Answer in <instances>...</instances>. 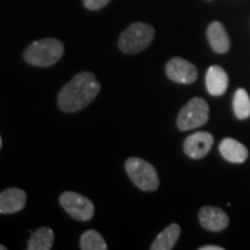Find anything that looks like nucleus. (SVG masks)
Segmentation results:
<instances>
[{"label":"nucleus","mask_w":250,"mask_h":250,"mask_svg":"<svg viewBox=\"0 0 250 250\" xmlns=\"http://www.w3.org/2000/svg\"><path fill=\"white\" fill-rule=\"evenodd\" d=\"M101 89L95 76L89 72L77 74L68 81L58 95V105L65 112L81 110L98 96Z\"/></svg>","instance_id":"1"},{"label":"nucleus","mask_w":250,"mask_h":250,"mask_svg":"<svg viewBox=\"0 0 250 250\" xmlns=\"http://www.w3.org/2000/svg\"><path fill=\"white\" fill-rule=\"evenodd\" d=\"M219 151L227 161L242 164L248 159V149L243 144L232 138H225L219 145Z\"/></svg>","instance_id":"12"},{"label":"nucleus","mask_w":250,"mask_h":250,"mask_svg":"<svg viewBox=\"0 0 250 250\" xmlns=\"http://www.w3.org/2000/svg\"><path fill=\"white\" fill-rule=\"evenodd\" d=\"M109 1L110 0H83V4H85L86 8L90 9V11H98V9L104 7Z\"/></svg>","instance_id":"18"},{"label":"nucleus","mask_w":250,"mask_h":250,"mask_svg":"<svg viewBox=\"0 0 250 250\" xmlns=\"http://www.w3.org/2000/svg\"><path fill=\"white\" fill-rule=\"evenodd\" d=\"M205 85L212 96L224 95L228 87V76L223 67L213 65L208 67L205 76Z\"/></svg>","instance_id":"11"},{"label":"nucleus","mask_w":250,"mask_h":250,"mask_svg":"<svg viewBox=\"0 0 250 250\" xmlns=\"http://www.w3.org/2000/svg\"><path fill=\"white\" fill-rule=\"evenodd\" d=\"M199 250H224V248L219 246H203Z\"/></svg>","instance_id":"19"},{"label":"nucleus","mask_w":250,"mask_h":250,"mask_svg":"<svg viewBox=\"0 0 250 250\" xmlns=\"http://www.w3.org/2000/svg\"><path fill=\"white\" fill-rule=\"evenodd\" d=\"M54 245V232L49 227H40L28 240V250H50Z\"/></svg>","instance_id":"15"},{"label":"nucleus","mask_w":250,"mask_h":250,"mask_svg":"<svg viewBox=\"0 0 250 250\" xmlns=\"http://www.w3.org/2000/svg\"><path fill=\"white\" fill-rule=\"evenodd\" d=\"M181 235V228L177 224H171L166 227L162 232L156 236L151 247L152 250H170L176 245Z\"/></svg>","instance_id":"14"},{"label":"nucleus","mask_w":250,"mask_h":250,"mask_svg":"<svg viewBox=\"0 0 250 250\" xmlns=\"http://www.w3.org/2000/svg\"><path fill=\"white\" fill-rule=\"evenodd\" d=\"M59 202L64 210L77 220L87 221L93 218L94 205L85 196L79 195L77 192L66 191L61 196Z\"/></svg>","instance_id":"6"},{"label":"nucleus","mask_w":250,"mask_h":250,"mask_svg":"<svg viewBox=\"0 0 250 250\" xmlns=\"http://www.w3.org/2000/svg\"><path fill=\"white\" fill-rule=\"evenodd\" d=\"M233 111L239 120H246L250 116V98L246 89L239 88L234 94Z\"/></svg>","instance_id":"16"},{"label":"nucleus","mask_w":250,"mask_h":250,"mask_svg":"<svg viewBox=\"0 0 250 250\" xmlns=\"http://www.w3.org/2000/svg\"><path fill=\"white\" fill-rule=\"evenodd\" d=\"M64 45L57 39H43L31 43L24 51L27 62L37 67L52 66L62 58Z\"/></svg>","instance_id":"2"},{"label":"nucleus","mask_w":250,"mask_h":250,"mask_svg":"<svg viewBox=\"0 0 250 250\" xmlns=\"http://www.w3.org/2000/svg\"><path fill=\"white\" fill-rule=\"evenodd\" d=\"M166 73L170 80L175 83H184V85L195 83L198 77V70L195 65L180 57L171 58L168 62L167 66H166Z\"/></svg>","instance_id":"7"},{"label":"nucleus","mask_w":250,"mask_h":250,"mask_svg":"<svg viewBox=\"0 0 250 250\" xmlns=\"http://www.w3.org/2000/svg\"><path fill=\"white\" fill-rule=\"evenodd\" d=\"M0 148H1V137H0Z\"/></svg>","instance_id":"21"},{"label":"nucleus","mask_w":250,"mask_h":250,"mask_svg":"<svg viewBox=\"0 0 250 250\" xmlns=\"http://www.w3.org/2000/svg\"><path fill=\"white\" fill-rule=\"evenodd\" d=\"M125 169L131 181L144 191H154L159 187V176L149 162L139 158H130L125 162Z\"/></svg>","instance_id":"4"},{"label":"nucleus","mask_w":250,"mask_h":250,"mask_svg":"<svg viewBox=\"0 0 250 250\" xmlns=\"http://www.w3.org/2000/svg\"><path fill=\"white\" fill-rule=\"evenodd\" d=\"M210 108L208 102L201 98H193L181 109L177 117V127L189 131L204 125L208 120Z\"/></svg>","instance_id":"5"},{"label":"nucleus","mask_w":250,"mask_h":250,"mask_svg":"<svg viewBox=\"0 0 250 250\" xmlns=\"http://www.w3.org/2000/svg\"><path fill=\"white\" fill-rule=\"evenodd\" d=\"M0 250H6V247L2 246V245H0Z\"/></svg>","instance_id":"20"},{"label":"nucleus","mask_w":250,"mask_h":250,"mask_svg":"<svg viewBox=\"0 0 250 250\" xmlns=\"http://www.w3.org/2000/svg\"><path fill=\"white\" fill-rule=\"evenodd\" d=\"M199 223L210 232H220L229 224L226 212L215 206H204L199 211Z\"/></svg>","instance_id":"9"},{"label":"nucleus","mask_w":250,"mask_h":250,"mask_svg":"<svg viewBox=\"0 0 250 250\" xmlns=\"http://www.w3.org/2000/svg\"><path fill=\"white\" fill-rule=\"evenodd\" d=\"M80 248L83 250H107L108 246L101 234L94 229H89L81 236Z\"/></svg>","instance_id":"17"},{"label":"nucleus","mask_w":250,"mask_h":250,"mask_svg":"<svg viewBox=\"0 0 250 250\" xmlns=\"http://www.w3.org/2000/svg\"><path fill=\"white\" fill-rule=\"evenodd\" d=\"M27 202V195L18 188H9L0 193V213L12 214L21 211Z\"/></svg>","instance_id":"10"},{"label":"nucleus","mask_w":250,"mask_h":250,"mask_svg":"<svg viewBox=\"0 0 250 250\" xmlns=\"http://www.w3.org/2000/svg\"><path fill=\"white\" fill-rule=\"evenodd\" d=\"M154 28L144 22L132 23L120 37L118 46L124 54H137L151 44L154 39Z\"/></svg>","instance_id":"3"},{"label":"nucleus","mask_w":250,"mask_h":250,"mask_svg":"<svg viewBox=\"0 0 250 250\" xmlns=\"http://www.w3.org/2000/svg\"><path fill=\"white\" fill-rule=\"evenodd\" d=\"M208 40L211 48L218 54H226L230 48V41L223 23L214 21L208 28Z\"/></svg>","instance_id":"13"},{"label":"nucleus","mask_w":250,"mask_h":250,"mask_svg":"<svg viewBox=\"0 0 250 250\" xmlns=\"http://www.w3.org/2000/svg\"><path fill=\"white\" fill-rule=\"evenodd\" d=\"M213 136L208 132H196L184 140L183 149L190 158L203 159L208 155L213 146Z\"/></svg>","instance_id":"8"}]
</instances>
